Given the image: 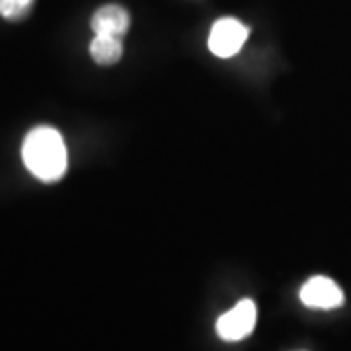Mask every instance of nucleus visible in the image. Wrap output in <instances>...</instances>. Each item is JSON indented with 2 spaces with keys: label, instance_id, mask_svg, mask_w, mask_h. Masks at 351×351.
<instances>
[{
  "label": "nucleus",
  "instance_id": "nucleus-1",
  "mask_svg": "<svg viewBox=\"0 0 351 351\" xmlns=\"http://www.w3.org/2000/svg\"><path fill=\"white\" fill-rule=\"evenodd\" d=\"M22 158L25 168L41 182L61 180L69 164L63 137L57 129L49 125H39L25 135Z\"/></svg>",
  "mask_w": 351,
  "mask_h": 351
},
{
  "label": "nucleus",
  "instance_id": "nucleus-2",
  "mask_svg": "<svg viewBox=\"0 0 351 351\" xmlns=\"http://www.w3.org/2000/svg\"><path fill=\"white\" fill-rule=\"evenodd\" d=\"M248 39V27L237 18H221L217 20L209 34V49L221 59L237 55L244 41Z\"/></svg>",
  "mask_w": 351,
  "mask_h": 351
},
{
  "label": "nucleus",
  "instance_id": "nucleus-3",
  "mask_svg": "<svg viewBox=\"0 0 351 351\" xmlns=\"http://www.w3.org/2000/svg\"><path fill=\"white\" fill-rule=\"evenodd\" d=\"M256 326V304L250 299L240 301L217 322V332L225 341H239L250 336Z\"/></svg>",
  "mask_w": 351,
  "mask_h": 351
},
{
  "label": "nucleus",
  "instance_id": "nucleus-4",
  "mask_svg": "<svg viewBox=\"0 0 351 351\" xmlns=\"http://www.w3.org/2000/svg\"><path fill=\"white\" fill-rule=\"evenodd\" d=\"M301 301L302 304L311 306V308H338L343 304V293L341 289L328 277H313L308 279L301 289Z\"/></svg>",
  "mask_w": 351,
  "mask_h": 351
},
{
  "label": "nucleus",
  "instance_id": "nucleus-5",
  "mask_svg": "<svg viewBox=\"0 0 351 351\" xmlns=\"http://www.w3.org/2000/svg\"><path fill=\"white\" fill-rule=\"evenodd\" d=\"M129 14L125 8L117 4L101 6L100 10L92 16V32L94 36H112V38H123L129 29Z\"/></svg>",
  "mask_w": 351,
  "mask_h": 351
},
{
  "label": "nucleus",
  "instance_id": "nucleus-6",
  "mask_svg": "<svg viewBox=\"0 0 351 351\" xmlns=\"http://www.w3.org/2000/svg\"><path fill=\"white\" fill-rule=\"evenodd\" d=\"M90 55L98 64H115L121 55V38H112V36H94L90 43Z\"/></svg>",
  "mask_w": 351,
  "mask_h": 351
},
{
  "label": "nucleus",
  "instance_id": "nucleus-7",
  "mask_svg": "<svg viewBox=\"0 0 351 351\" xmlns=\"http://www.w3.org/2000/svg\"><path fill=\"white\" fill-rule=\"evenodd\" d=\"M34 6V0H0V16L16 22L25 18Z\"/></svg>",
  "mask_w": 351,
  "mask_h": 351
}]
</instances>
